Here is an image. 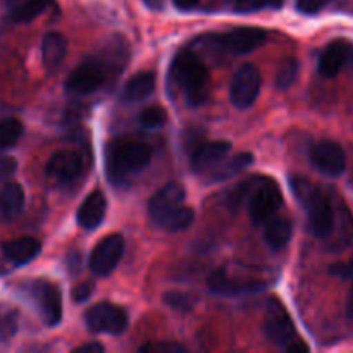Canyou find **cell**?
<instances>
[{
  "instance_id": "obj_30",
  "label": "cell",
  "mask_w": 353,
  "mask_h": 353,
  "mask_svg": "<svg viewBox=\"0 0 353 353\" xmlns=\"http://www.w3.org/2000/svg\"><path fill=\"white\" fill-rule=\"evenodd\" d=\"M138 121L147 130H157V128H162L168 123V112L159 105L145 107L140 116H138Z\"/></svg>"
},
{
  "instance_id": "obj_4",
  "label": "cell",
  "mask_w": 353,
  "mask_h": 353,
  "mask_svg": "<svg viewBox=\"0 0 353 353\" xmlns=\"http://www.w3.org/2000/svg\"><path fill=\"white\" fill-rule=\"evenodd\" d=\"M268 279L259 276L257 272H247V269L238 268V265L219 268L209 276L210 292L223 296H236L262 292L268 286Z\"/></svg>"
},
{
  "instance_id": "obj_36",
  "label": "cell",
  "mask_w": 353,
  "mask_h": 353,
  "mask_svg": "<svg viewBox=\"0 0 353 353\" xmlns=\"http://www.w3.org/2000/svg\"><path fill=\"white\" fill-rule=\"evenodd\" d=\"M330 272L340 278H353V264H334L331 265Z\"/></svg>"
},
{
  "instance_id": "obj_9",
  "label": "cell",
  "mask_w": 353,
  "mask_h": 353,
  "mask_svg": "<svg viewBox=\"0 0 353 353\" xmlns=\"http://www.w3.org/2000/svg\"><path fill=\"white\" fill-rule=\"evenodd\" d=\"M283 205V195L278 185L269 179H261V185L252 193L248 202V216L255 224H262L271 219Z\"/></svg>"
},
{
  "instance_id": "obj_6",
  "label": "cell",
  "mask_w": 353,
  "mask_h": 353,
  "mask_svg": "<svg viewBox=\"0 0 353 353\" xmlns=\"http://www.w3.org/2000/svg\"><path fill=\"white\" fill-rule=\"evenodd\" d=\"M264 334L271 343L278 345V347L286 348L295 341V324H293L290 314L286 312L285 305L278 299H272L265 310Z\"/></svg>"
},
{
  "instance_id": "obj_34",
  "label": "cell",
  "mask_w": 353,
  "mask_h": 353,
  "mask_svg": "<svg viewBox=\"0 0 353 353\" xmlns=\"http://www.w3.org/2000/svg\"><path fill=\"white\" fill-rule=\"evenodd\" d=\"M140 352L147 353H183L185 348L176 343H148L145 347H140Z\"/></svg>"
},
{
  "instance_id": "obj_29",
  "label": "cell",
  "mask_w": 353,
  "mask_h": 353,
  "mask_svg": "<svg viewBox=\"0 0 353 353\" xmlns=\"http://www.w3.org/2000/svg\"><path fill=\"white\" fill-rule=\"evenodd\" d=\"M299 78V62L296 59H286L281 62L276 72V86L279 90H288Z\"/></svg>"
},
{
  "instance_id": "obj_26",
  "label": "cell",
  "mask_w": 353,
  "mask_h": 353,
  "mask_svg": "<svg viewBox=\"0 0 353 353\" xmlns=\"http://www.w3.org/2000/svg\"><path fill=\"white\" fill-rule=\"evenodd\" d=\"M50 3L52 0H24L21 6H17L16 9L12 10L10 19H12L14 23H31V21L37 19L40 14H43Z\"/></svg>"
},
{
  "instance_id": "obj_19",
  "label": "cell",
  "mask_w": 353,
  "mask_h": 353,
  "mask_svg": "<svg viewBox=\"0 0 353 353\" xmlns=\"http://www.w3.org/2000/svg\"><path fill=\"white\" fill-rule=\"evenodd\" d=\"M254 162V155L250 152H241V154L233 155V157H224L216 168L207 171V183H223L226 179H231L233 176L240 174L247 168H250Z\"/></svg>"
},
{
  "instance_id": "obj_7",
  "label": "cell",
  "mask_w": 353,
  "mask_h": 353,
  "mask_svg": "<svg viewBox=\"0 0 353 353\" xmlns=\"http://www.w3.org/2000/svg\"><path fill=\"white\" fill-rule=\"evenodd\" d=\"M128 312L114 303H97L86 312L85 323L92 333L123 334L128 327Z\"/></svg>"
},
{
  "instance_id": "obj_5",
  "label": "cell",
  "mask_w": 353,
  "mask_h": 353,
  "mask_svg": "<svg viewBox=\"0 0 353 353\" xmlns=\"http://www.w3.org/2000/svg\"><path fill=\"white\" fill-rule=\"evenodd\" d=\"M30 296L37 303L45 324L50 327L57 326L62 321V293L55 283L37 279L28 285Z\"/></svg>"
},
{
  "instance_id": "obj_40",
  "label": "cell",
  "mask_w": 353,
  "mask_h": 353,
  "mask_svg": "<svg viewBox=\"0 0 353 353\" xmlns=\"http://www.w3.org/2000/svg\"><path fill=\"white\" fill-rule=\"evenodd\" d=\"M162 2H164V0H145V3H147L148 7H150V9H161L162 7Z\"/></svg>"
},
{
  "instance_id": "obj_35",
  "label": "cell",
  "mask_w": 353,
  "mask_h": 353,
  "mask_svg": "<svg viewBox=\"0 0 353 353\" xmlns=\"http://www.w3.org/2000/svg\"><path fill=\"white\" fill-rule=\"evenodd\" d=\"M92 285L90 283H83V285L76 286L74 292H72V299H74V302H85V300L90 299V295H92Z\"/></svg>"
},
{
  "instance_id": "obj_25",
  "label": "cell",
  "mask_w": 353,
  "mask_h": 353,
  "mask_svg": "<svg viewBox=\"0 0 353 353\" xmlns=\"http://www.w3.org/2000/svg\"><path fill=\"white\" fill-rule=\"evenodd\" d=\"M24 207V190L19 183H7L0 190V214L3 217H14Z\"/></svg>"
},
{
  "instance_id": "obj_18",
  "label": "cell",
  "mask_w": 353,
  "mask_h": 353,
  "mask_svg": "<svg viewBox=\"0 0 353 353\" xmlns=\"http://www.w3.org/2000/svg\"><path fill=\"white\" fill-rule=\"evenodd\" d=\"M40 252H41V243L37 240V238H31V236L17 238V240L6 241V243L2 245L3 257L16 265L30 264L31 261H34V259L38 257Z\"/></svg>"
},
{
  "instance_id": "obj_15",
  "label": "cell",
  "mask_w": 353,
  "mask_h": 353,
  "mask_svg": "<svg viewBox=\"0 0 353 353\" xmlns=\"http://www.w3.org/2000/svg\"><path fill=\"white\" fill-rule=\"evenodd\" d=\"M231 148H233V145H231L230 141L224 140L200 143L199 147H195V150L192 152L190 168H192V171L196 172V174H203V172L216 168L224 157H228Z\"/></svg>"
},
{
  "instance_id": "obj_17",
  "label": "cell",
  "mask_w": 353,
  "mask_h": 353,
  "mask_svg": "<svg viewBox=\"0 0 353 353\" xmlns=\"http://www.w3.org/2000/svg\"><path fill=\"white\" fill-rule=\"evenodd\" d=\"M107 212V199L100 190L90 193L78 209V224L85 230H95L100 226Z\"/></svg>"
},
{
  "instance_id": "obj_28",
  "label": "cell",
  "mask_w": 353,
  "mask_h": 353,
  "mask_svg": "<svg viewBox=\"0 0 353 353\" xmlns=\"http://www.w3.org/2000/svg\"><path fill=\"white\" fill-rule=\"evenodd\" d=\"M19 327V317L16 309L9 305H0V341H9L16 336Z\"/></svg>"
},
{
  "instance_id": "obj_12",
  "label": "cell",
  "mask_w": 353,
  "mask_h": 353,
  "mask_svg": "<svg viewBox=\"0 0 353 353\" xmlns=\"http://www.w3.org/2000/svg\"><path fill=\"white\" fill-rule=\"evenodd\" d=\"M47 176L59 185H72L83 172V155L72 148L55 152L47 164Z\"/></svg>"
},
{
  "instance_id": "obj_23",
  "label": "cell",
  "mask_w": 353,
  "mask_h": 353,
  "mask_svg": "<svg viewBox=\"0 0 353 353\" xmlns=\"http://www.w3.org/2000/svg\"><path fill=\"white\" fill-rule=\"evenodd\" d=\"M155 90V74L150 71H141L131 76L123 88V99L126 102H141L148 99Z\"/></svg>"
},
{
  "instance_id": "obj_22",
  "label": "cell",
  "mask_w": 353,
  "mask_h": 353,
  "mask_svg": "<svg viewBox=\"0 0 353 353\" xmlns=\"http://www.w3.org/2000/svg\"><path fill=\"white\" fill-rule=\"evenodd\" d=\"M293 236V224L285 217L272 216L271 219L265 221L264 228V240L268 241L272 250H283L290 243Z\"/></svg>"
},
{
  "instance_id": "obj_41",
  "label": "cell",
  "mask_w": 353,
  "mask_h": 353,
  "mask_svg": "<svg viewBox=\"0 0 353 353\" xmlns=\"http://www.w3.org/2000/svg\"><path fill=\"white\" fill-rule=\"evenodd\" d=\"M348 314H350L352 319H353V286H352V292H350V300H348Z\"/></svg>"
},
{
  "instance_id": "obj_14",
  "label": "cell",
  "mask_w": 353,
  "mask_h": 353,
  "mask_svg": "<svg viewBox=\"0 0 353 353\" xmlns=\"http://www.w3.org/2000/svg\"><path fill=\"white\" fill-rule=\"evenodd\" d=\"M105 81V74L102 69L93 62H85L72 69L71 74L65 79V90L76 95H90L97 92Z\"/></svg>"
},
{
  "instance_id": "obj_38",
  "label": "cell",
  "mask_w": 353,
  "mask_h": 353,
  "mask_svg": "<svg viewBox=\"0 0 353 353\" xmlns=\"http://www.w3.org/2000/svg\"><path fill=\"white\" fill-rule=\"evenodd\" d=\"M200 0H172V3L176 6V9L179 10H192L195 9L196 3H199Z\"/></svg>"
},
{
  "instance_id": "obj_32",
  "label": "cell",
  "mask_w": 353,
  "mask_h": 353,
  "mask_svg": "<svg viewBox=\"0 0 353 353\" xmlns=\"http://www.w3.org/2000/svg\"><path fill=\"white\" fill-rule=\"evenodd\" d=\"M164 300L169 303V305L179 310H190L193 307V296L186 295V293H178V292L165 293Z\"/></svg>"
},
{
  "instance_id": "obj_21",
  "label": "cell",
  "mask_w": 353,
  "mask_h": 353,
  "mask_svg": "<svg viewBox=\"0 0 353 353\" xmlns=\"http://www.w3.org/2000/svg\"><path fill=\"white\" fill-rule=\"evenodd\" d=\"M154 221L159 228L165 231H171V233H176V231H185L186 228L192 226V223L195 221V210L192 207L181 205L172 207V209L165 210L161 216H157Z\"/></svg>"
},
{
  "instance_id": "obj_11",
  "label": "cell",
  "mask_w": 353,
  "mask_h": 353,
  "mask_svg": "<svg viewBox=\"0 0 353 353\" xmlns=\"http://www.w3.org/2000/svg\"><path fill=\"white\" fill-rule=\"evenodd\" d=\"M124 255V238L114 233L100 240L90 257V269L95 276H109Z\"/></svg>"
},
{
  "instance_id": "obj_33",
  "label": "cell",
  "mask_w": 353,
  "mask_h": 353,
  "mask_svg": "<svg viewBox=\"0 0 353 353\" xmlns=\"http://www.w3.org/2000/svg\"><path fill=\"white\" fill-rule=\"evenodd\" d=\"M331 0H296V9L299 12L312 16V14L321 12Z\"/></svg>"
},
{
  "instance_id": "obj_37",
  "label": "cell",
  "mask_w": 353,
  "mask_h": 353,
  "mask_svg": "<svg viewBox=\"0 0 353 353\" xmlns=\"http://www.w3.org/2000/svg\"><path fill=\"white\" fill-rule=\"evenodd\" d=\"M74 352L76 353H102L103 347L100 343H86V345H81V347L76 348Z\"/></svg>"
},
{
  "instance_id": "obj_39",
  "label": "cell",
  "mask_w": 353,
  "mask_h": 353,
  "mask_svg": "<svg viewBox=\"0 0 353 353\" xmlns=\"http://www.w3.org/2000/svg\"><path fill=\"white\" fill-rule=\"evenodd\" d=\"M286 350H288V352H302V350H309V347H307V345H303V343H295V341H293L292 345H288V347H286Z\"/></svg>"
},
{
  "instance_id": "obj_13",
  "label": "cell",
  "mask_w": 353,
  "mask_h": 353,
  "mask_svg": "<svg viewBox=\"0 0 353 353\" xmlns=\"http://www.w3.org/2000/svg\"><path fill=\"white\" fill-rule=\"evenodd\" d=\"M214 41L233 55L254 52L265 41V31L261 28H234L214 37Z\"/></svg>"
},
{
  "instance_id": "obj_2",
  "label": "cell",
  "mask_w": 353,
  "mask_h": 353,
  "mask_svg": "<svg viewBox=\"0 0 353 353\" xmlns=\"http://www.w3.org/2000/svg\"><path fill=\"white\" fill-rule=\"evenodd\" d=\"M171 78L174 79L176 86H179L188 105L199 107L209 99V69L193 50L183 48L174 55Z\"/></svg>"
},
{
  "instance_id": "obj_20",
  "label": "cell",
  "mask_w": 353,
  "mask_h": 353,
  "mask_svg": "<svg viewBox=\"0 0 353 353\" xmlns=\"http://www.w3.org/2000/svg\"><path fill=\"white\" fill-rule=\"evenodd\" d=\"M185 188H183L181 185H178V183H169V185L162 186V188L152 196L150 202H148V212H150V217L154 219V217L161 216L165 210L172 209V207L176 205H181V203L185 202Z\"/></svg>"
},
{
  "instance_id": "obj_8",
  "label": "cell",
  "mask_w": 353,
  "mask_h": 353,
  "mask_svg": "<svg viewBox=\"0 0 353 353\" xmlns=\"http://www.w3.org/2000/svg\"><path fill=\"white\" fill-rule=\"evenodd\" d=\"M262 74L254 64H243L233 76L230 86V99L236 109H248L254 105L261 93Z\"/></svg>"
},
{
  "instance_id": "obj_1",
  "label": "cell",
  "mask_w": 353,
  "mask_h": 353,
  "mask_svg": "<svg viewBox=\"0 0 353 353\" xmlns=\"http://www.w3.org/2000/svg\"><path fill=\"white\" fill-rule=\"evenodd\" d=\"M152 161V148L134 138H114L105 147V176L112 185H123L143 171Z\"/></svg>"
},
{
  "instance_id": "obj_16",
  "label": "cell",
  "mask_w": 353,
  "mask_h": 353,
  "mask_svg": "<svg viewBox=\"0 0 353 353\" xmlns=\"http://www.w3.org/2000/svg\"><path fill=\"white\" fill-rule=\"evenodd\" d=\"M348 55H350V47H348L347 41H331L319 55V64H317L319 74L324 76V78H334V76H338L341 69H343V65L347 64Z\"/></svg>"
},
{
  "instance_id": "obj_10",
  "label": "cell",
  "mask_w": 353,
  "mask_h": 353,
  "mask_svg": "<svg viewBox=\"0 0 353 353\" xmlns=\"http://www.w3.org/2000/svg\"><path fill=\"white\" fill-rule=\"evenodd\" d=\"M310 161L323 174L338 178L347 169V154L343 147L333 140H321L310 147Z\"/></svg>"
},
{
  "instance_id": "obj_24",
  "label": "cell",
  "mask_w": 353,
  "mask_h": 353,
  "mask_svg": "<svg viewBox=\"0 0 353 353\" xmlns=\"http://www.w3.org/2000/svg\"><path fill=\"white\" fill-rule=\"evenodd\" d=\"M68 54V40L57 31L47 33L41 40V59L47 69H55Z\"/></svg>"
},
{
  "instance_id": "obj_31",
  "label": "cell",
  "mask_w": 353,
  "mask_h": 353,
  "mask_svg": "<svg viewBox=\"0 0 353 353\" xmlns=\"http://www.w3.org/2000/svg\"><path fill=\"white\" fill-rule=\"evenodd\" d=\"M279 6H281V0H234V10L241 14L259 12V10Z\"/></svg>"
},
{
  "instance_id": "obj_3",
  "label": "cell",
  "mask_w": 353,
  "mask_h": 353,
  "mask_svg": "<svg viewBox=\"0 0 353 353\" xmlns=\"http://www.w3.org/2000/svg\"><path fill=\"white\" fill-rule=\"evenodd\" d=\"M290 185L299 202L305 209L310 233L317 238L330 236L334 230V210L330 196L309 179L292 178Z\"/></svg>"
},
{
  "instance_id": "obj_27",
  "label": "cell",
  "mask_w": 353,
  "mask_h": 353,
  "mask_svg": "<svg viewBox=\"0 0 353 353\" xmlns=\"http://www.w3.org/2000/svg\"><path fill=\"white\" fill-rule=\"evenodd\" d=\"M24 133V126L16 117H7L0 121V148H12L21 140Z\"/></svg>"
}]
</instances>
